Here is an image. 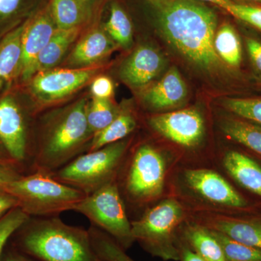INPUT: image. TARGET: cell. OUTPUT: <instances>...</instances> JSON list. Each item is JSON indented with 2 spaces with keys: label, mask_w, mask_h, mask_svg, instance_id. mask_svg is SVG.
Returning <instances> with one entry per match:
<instances>
[{
  "label": "cell",
  "mask_w": 261,
  "mask_h": 261,
  "mask_svg": "<svg viewBox=\"0 0 261 261\" xmlns=\"http://www.w3.org/2000/svg\"><path fill=\"white\" fill-rule=\"evenodd\" d=\"M154 8L158 28L173 49L203 71L219 69L221 59L214 48L218 20L214 10L196 0H174Z\"/></svg>",
  "instance_id": "1"
},
{
  "label": "cell",
  "mask_w": 261,
  "mask_h": 261,
  "mask_svg": "<svg viewBox=\"0 0 261 261\" xmlns=\"http://www.w3.org/2000/svg\"><path fill=\"white\" fill-rule=\"evenodd\" d=\"M9 243L34 261H100L88 229L65 224L58 216H29Z\"/></svg>",
  "instance_id": "2"
},
{
  "label": "cell",
  "mask_w": 261,
  "mask_h": 261,
  "mask_svg": "<svg viewBox=\"0 0 261 261\" xmlns=\"http://www.w3.org/2000/svg\"><path fill=\"white\" fill-rule=\"evenodd\" d=\"M88 106L82 99L49 123L39 147L32 152L29 173L51 174L82 154L84 144L93 138L87 120Z\"/></svg>",
  "instance_id": "3"
},
{
  "label": "cell",
  "mask_w": 261,
  "mask_h": 261,
  "mask_svg": "<svg viewBox=\"0 0 261 261\" xmlns=\"http://www.w3.org/2000/svg\"><path fill=\"white\" fill-rule=\"evenodd\" d=\"M0 187L15 197L19 208L30 217L57 216L73 211L87 195L50 174L38 171L21 175Z\"/></svg>",
  "instance_id": "4"
},
{
  "label": "cell",
  "mask_w": 261,
  "mask_h": 261,
  "mask_svg": "<svg viewBox=\"0 0 261 261\" xmlns=\"http://www.w3.org/2000/svg\"><path fill=\"white\" fill-rule=\"evenodd\" d=\"M128 145L129 141L123 140L88 151L50 175L88 195L110 182L117 181Z\"/></svg>",
  "instance_id": "5"
},
{
  "label": "cell",
  "mask_w": 261,
  "mask_h": 261,
  "mask_svg": "<svg viewBox=\"0 0 261 261\" xmlns=\"http://www.w3.org/2000/svg\"><path fill=\"white\" fill-rule=\"evenodd\" d=\"M183 206L175 199H166L132 221L135 242L153 256L164 260H180L176 232L185 218Z\"/></svg>",
  "instance_id": "6"
},
{
  "label": "cell",
  "mask_w": 261,
  "mask_h": 261,
  "mask_svg": "<svg viewBox=\"0 0 261 261\" xmlns=\"http://www.w3.org/2000/svg\"><path fill=\"white\" fill-rule=\"evenodd\" d=\"M123 172L117 178L121 194L132 205L144 206L162 195L166 162L153 146L142 144L135 149Z\"/></svg>",
  "instance_id": "7"
},
{
  "label": "cell",
  "mask_w": 261,
  "mask_h": 261,
  "mask_svg": "<svg viewBox=\"0 0 261 261\" xmlns=\"http://www.w3.org/2000/svg\"><path fill=\"white\" fill-rule=\"evenodd\" d=\"M73 211L83 214L91 224L111 237L125 250L135 243L132 221L127 216L126 205L117 181L110 182L86 195Z\"/></svg>",
  "instance_id": "8"
},
{
  "label": "cell",
  "mask_w": 261,
  "mask_h": 261,
  "mask_svg": "<svg viewBox=\"0 0 261 261\" xmlns=\"http://www.w3.org/2000/svg\"><path fill=\"white\" fill-rule=\"evenodd\" d=\"M0 142L22 173H29L31 150L27 121L22 110L10 97L0 100Z\"/></svg>",
  "instance_id": "9"
},
{
  "label": "cell",
  "mask_w": 261,
  "mask_h": 261,
  "mask_svg": "<svg viewBox=\"0 0 261 261\" xmlns=\"http://www.w3.org/2000/svg\"><path fill=\"white\" fill-rule=\"evenodd\" d=\"M148 123L160 135L187 148L198 145L205 132L202 115L192 108L154 115Z\"/></svg>",
  "instance_id": "10"
},
{
  "label": "cell",
  "mask_w": 261,
  "mask_h": 261,
  "mask_svg": "<svg viewBox=\"0 0 261 261\" xmlns=\"http://www.w3.org/2000/svg\"><path fill=\"white\" fill-rule=\"evenodd\" d=\"M184 177L190 190L214 205L235 209L247 206L243 196L216 171L204 168L188 169Z\"/></svg>",
  "instance_id": "11"
},
{
  "label": "cell",
  "mask_w": 261,
  "mask_h": 261,
  "mask_svg": "<svg viewBox=\"0 0 261 261\" xmlns=\"http://www.w3.org/2000/svg\"><path fill=\"white\" fill-rule=\"evenodd\" d=\"M48 5L29 19L22 38V59L20 72L23 80L35 74L36 63L57 30Z\"/></svg>",
  "instance_id": "12"
},
{
  "label": "cell",
  "mask_w": 261,
  "mask_h": 261,
  "mask_svg": "<svg viewBox=\"0 0 261 261\" xmlns=\"http://www.w3.org/2000/svg\"><path fill=\"white\" fill-rule=\"evenodd\" d=\"M96 72L97 68H89L43 71L33 80L32 89L41 99L51 102L80 88Z\"/></svg>",
  "instance_id": "13"
},
{
  "label": "cell",
  "mask_w": 261,
  "mask_h": 261,
  "mask_svg": "<svg viewBox=\"0 0 261 261\" xmlns=\"http://www.w3.org/2000/svg\"><path fill=\"white\" fill-rule=\"evenodd\" d=\"M198 224L235 241L261 250V221L239 219L217 212L204 213Z\"/></svg>",
  "instance_id": "14"
},
{
  "label": "cell",
  "mask_w": 261,
  "mask_h": 261,
  "mask_svg": "<svg viewBox=\"0 0 261 261\" xmlns=\"http://www.w3.org/2000/svg\"><path fill=\"white\" fill-rule=\"evenodd\" d=\"M164 65L162 56L152 47H140L124 62L121 77L132 87H145L161 73Z\"/></svg>",
  "instance_id": "15"
},
{
  "label": "cell",
  "mask_w": 261,
  "mask_h": 261,
  "mask_svg": "<svg viewBox=\"0 0 261 261\" xmlns=\"http://www.w3.org/2000/svg\"><path fill=\"white\" fill-rule=\"evenodd\" d=\"M187 96V88L177 68L172 67L159 82L147 89L143 100L156 111L171 109L181 106Z\"/></svg>",
  "instance_id": "16"
},
{
  "label": "cell",
  "mask_w": 261,
  "mask_h": 261,
  "mask_svg": "<svg viewBox=\"0 0 261 261\" xmlns=\"http://www.w3.org/2000/svg\"><path fill=\"white\" fill-rule=\"evenodd\" d=\"M107 33L97 29L91 31L76 44L68 59L72 66L85 67L94 64L108 56L115 44Z\"/></svg>",
  "instance_id": "17"
},
{
  "label": "cell",
  "mask_w": 261,
  "mask_h": 261,
  "mask_svg": "<svg viewBox=\"0 0 261 261\" xmlns=\"http://www.w3.org/2000/svg\"><path fill=\"white\" fill-rule=\"evenodd\" d=\"M223 165L239 185L261 197V166L256 161L246 154L232 150L225 154Z\"/></svg>",
  "instance_id": "18"
},
{
  "label": "cell",
  "mask_w": 261,
  "mask_h": 261,
  "mask_svg": "<svg viewBox=\"0 0 261 261\" xmlns=\"http://www.w3.org/2000/svg\"><path fill=\"white\" fill-rule=\"evenodd\" d=\"M182 236L184 242L206 261H226L222 247L205 226L198 223L187 224Z\"/></svg>",
  "instance_id": "19"
},
{
  "label": "cell",
  "mask_w": 261,
  "mask_h": 261,
  "mask_svg": "<svg viewBox=\"0 0 261 261\" xmlns=\"http://www.w3.org/2000/svg\"><path fill=\"white\" fill-rule=\"evenodd\" d=\"M29 19L17 25L0 45V84L11 80L20 72L22 38Z\"/></svg>",
  "instance_id": "20"
},
{
  "label": "cell",
  "mask_w": 261,
  "mask_h": 261,
  "mask_svg": "<svg viewBox=\"0 0 261 261\" xmlns=\"http://www.w3.org/2000/svg\"><path fill=\"white\" fill-rule=\"evenodd\" d=\"M48 6L57 29L62 30L78 28L92 13L80 0H49Z\"/></svg>",
  "instance_id": "21"
},
{
  "label": "cell",
  "mask_w": 261,
  "mask_h": 261,
  "mask_svg": "<svg viewBox=\"0 0 261 261\" xmlns=\"http://www.w3.org/2000/svg\"><path fill=\"white\" fill-rule=\"evenodd\" d=\"M220 127L230 139L261 156V126L241 118H226Z\"/></svg>",
  "instance_id": "22"
},
{
  "label": "cell",
  "mask_w": 261,
  "mask_h": 261,
  "mask_svg": "<svg viewBox=\"0 0 261 261\" xmlns=\"http://www.w3.org/2000/svg\"><path fill=\"white\" fill-rule=\"evenodd\" d=\"M80 27L68 30L57 29L36 63L35 73L45 71L58 64L78 36Z\"/></svg>",
  "instance_id": "23"
},
{
  "label": "cell",
  "mask_w": 261,
  "mask_h": 261,
  "mask_svg": "<svg viewBox=\"0 0 261 261\" xmlns=\"http://www.w3.org/2000/svg\"><path fill=\"white\" fill-rule=\"evenodd\" d=\"M137 126L135 116L129 112L118 113L112 123L93 136L88 151L96 150L104 146L124 140Z\"/></svg>",
  "instance_id": "24"
},
{
  "label": "cell",
  "mask_w": 261,
  "mask_h": 261,
  "mask_svg": "<svg viewBox=\"0 0 261 261\" xmlns=\"http://www.w3.org/2000/svg\"><path fill=\"white\" fill-rule=\"evenodd\" d=\"M214 48L220 59L232 68L240 66L242 61V44L234 28L224 23L216 33Z\"/></svg>",
  "instance_id": "25"
},
{
  "label": "cell",
  "mask_w": 261,
  "mask_h": 261,
  "mask_svg": "<svg viewBox=\"0 0 261 261\" xmlns=\"http://www.w3.org/2000/svg\"><path fill=\"white\" fill-rule=\"evenodd\" d=\"M104 29L108 36L120 46L124 48L130 47L133 37L132 22L118 3L111 5L109 17L105 23Z\"/></svg>",
  "instance_id": "26"
},
{
  "label": "cell",
  "mask_w": 261,
  "mask_h": 261,
  "mask_svg": "<svg viewBox=\"0 0 261 261\" xmlns=\"http://www.w3.org/2000/svg\"><path fill=\"white\" fill-rule=\"evenodd\" d=\"M88 231L94 252L100 261H135L111 237L99 228L91 225Z\"/></svg>",
  "instance_id": "27"
},
{
  "label": "cell",
  "mask_w": 261,
  "mask_h": 261,
  "mask_svg": "<svg viewBox=\"0 0 261 261\" xmlns=\"http://www.w3.org/2000/svg\"><path fill=\"white\" fill-rule=\"evenodd\" d=\"M118 113L108 99L94 97L87 109V120L93 136L112 123Z\"/></svg>",
  "instance_id": "28"
},
{
  "label": "cell",
  "mask_w": 261,
  "mask_h": 261,
  "mask_svg": "<svg viewBox=\"0 0 261 261\" xmlns=\"http://www.w3.org/2000/svg\"><path fill=\"white\" fill-rule=\"evenodd\" d=\"M211 230V229H210ZM222 247L226 261H261V250L211 230Z\"/></svg>",
  "instance_id": "29"
},
{
  "label": "cell",
  "mask_w": 261,
  "mask_h": 261,
  "mask_svg": "<svg viewBox=\"0 0 261 261\" xmlns=\"http://www.w3.org/2000/svg\"><path fill=\"white\" fill-rule=\"evenodd\" d=\"M223 106L228 111L261 126V97L252 98H226Z\"/></svg>",
  "instance_id": "30"
},
{
  "label": "cell",
  "mask_w": 261,
  "mask_h": 261,
  "mask_svg": "<svg viewBox=\"0 0 261 261\" xmlns=\"http://www.w3.org/2000/svg\"><path fill=\"white\" fill-rule=\"evenodd\" d=\"M29 217L21 209L15 207L0 220V255L13 233Z\"/></svg>",
  "instance_id": "31"
},
{
  "label": "cell",
  "mask_w": 261,
  "mask_h": 261,
  "mask_svg": "<svg viewBox=\"0 0 261 261\" xmlns=\"http://www.w3.org/2000/svg\"><path fill=\"white\" fill-rule=\"evenodd\" d=\"M29 3V0H0V25L14 20L23 23L24 21L20 20L22 15L27 18L34 16L27 13Z\"/></svg>",
  "instance_id": "32"
},
{
  "label": "cell",
  "mask_w": 261,
  "mask_h": 261,
  "mask_svg": "<svg viewBox=\"0 0 261 261\" xmlns=\"http://www.w3.org/2000/svg\"><path fill=\"white\" fill-rule=\"evenodd\" d=\"M225 10L235 18L250 24L261 32V7L238 4L232 2Z\"/></svg>",
  "instance_id": "33"
},
{
  "label": "cell",
  "mask_w": 261,
  "mask_h": 261,
  "mask_svg": "<svg viewBox=\"0 0 261 261\" xmlns=\"http://www.w3.org/2000/svg\"><path fill=\"white\" fill-rule=\"evenodd\" d=\"M91 90L94 97L108 99L112 95L113 92L112 81L108 77H98L92 83Z\"/></svg>",
  "instance_id": "34"
},
{
  "label": "cell",
  "mask_w": 261,
  "mask_h": 261,
  "mask_svg": "<svg viewBox=\"0 0 261 261\" xmlns=\"http://www.w3.org/2000/svg\"><path fill=\"white\" fill-rule=\"evenodd\" d=\"M246 43L252 64L261 74V43L252 38L247 39Z\"/></svg>",
  "instance_id": "35"
},
{
  "label": "cell",
  "mask_w": 261,
  "mask_h": 261,
  "mask_svg": "<svg viewBox=\"0 0 261 261\" xmlns=\"http://www.w3.org/2000/svg\"><path fill=\"white\" fill-rule=\"evenodd\" d=\"M15 207H18L15 197L0 187V220Z\"/></svg>",
  "instance_id": "36"
},
{
  "label": "cell",
  "mask_w": 261,
  "mask_h": 261,
  "mask_svg": "<svg viewBox=\"0 0 261 261\" xmlns=\"http://www.w3.org/2000/svg\"><path fill=\"white\" fill-rule=\"evenodd\" d=\"M23 174V173L14 166L0 163V187L14 181Z\"/></svg>",
  "instance_id": "37"
},
{
  "label": "cell",
  "mask_w": 261,
  "mask_h": 261,
  "mask_svg": "<svg viewBox=\"0 0 261 261\" xmlns=\"http://www.w3.org/2000/svg\"><path fill=\"white\" fill-rule=\"evenodd\" d=\"M0 261H34L17 250L8 241L0 255Z\"/></svg>",
  "instance_id": "38"
},
{
  "label": "cell",
  "mask_w": 261,
  "mask_h": 261,
  "mask_svg": "<svg viewBox=\"0 0 261 261\" xmlns=\"http://www.w3.org/2000/svg\"><path fill=\"white\" fill-rule=\"evenodd\" d=\"M180 252V261H206L203 257L194 251L185 242H178Z\"/></svg>",
  "instance_id": "39"
},
{
  "label": "cell",
  "mask_w": 261,
  "mask_h": 261,
  "mask_svg": "<svg viewBox=\"0 0 261 261\" xmlns=\"http://www.w3.org/2000/svg\"><path fill=\"white\" fill-rule=\"evenodd\" d=\"M0 163H3V164L12 165V166H14L20 170V168H19L18 166H17L15 161H13L11 157H10L9 153H8L6 149L5 148L4 146H3L1 142H0Z\"/></svg>",
  "instance_id": "40"
},
{
  "label": "cell",
  "mask_w": 261,
  "mask_h": 261,
  "mask_svg": "<svg viewBox=\"0 0 261 261\" xmlns=\"http://www.w3.org/2000/svg\"><path fill=\"white\" fill-rule=\"evenodd\" d=\"M196 1L206 2V3H211V4L216 5V6L222 8L224 10L233 2L231 0H196Z\"/></svg>",
  "instance_id": "41"
},
{
  "label": "cell",
  "mask_w": 261,
  "mask_h": 261,
  "mask_svg": "<svg viewBox=\"0 0 261 261\" xmlns=\"http://www.w3.org/2000/svg\"><path fill=\"white\" fill-rule=\"evenodd\" d=\"M80 1L82 2L84 5H86V6L92 12L94 5H95L97 2H99V0H80Z\"/></svg>",
  "instance_id": "42"
},
{
  "label": "cell",
  "mask_w": 261,
  "mask_h": 261,
  "mask_svg": "<svg viewBox=\"0 0 261 261\" xmlns=\"http://www.w3.org/2000/svg\"><path fill=\"white\" fill-rule=\"evenodd\" d=\"M150 4L153 5L154 7L159 6L166 3H170V2L174 1V0H147Z\"/></svg>",
  "instance_id": "43"
},
{
  "label": "cell",
  "mask_w": 261,
  "mask_h": 261,
  "mask_svg": "<svg viewBox=\"0 0 261 261\" xmlns=\"http://www.w3.org/2000/svg\"><path fill=\"white\" fill-rule=\"evenodd\" d=\"M247 1L255 2V3H261V0H247Z\"/></svg>",
  "instance_id": "44"
}]
</instances>
